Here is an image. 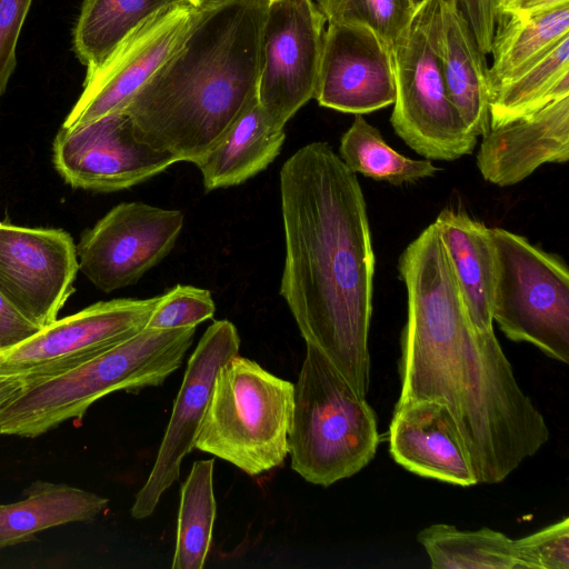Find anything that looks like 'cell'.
<instances>
[{
  "label": "cell",
  "instance_id": "6da1fadb",
  "mask_svg": "<svg viewBox=\"0 0 569 569\" xmlns=\"http://www.w3.org/2000/svg\"><path fill=\"white\" fill-rule=\"evenodd\" d=\"M398 270L407 291L399 399L447 406L478 483H499L548 442L546 420L495 333L473 325L435 222L406 247Z\"/></svg>",
  "mask_w": 569,
  "mask_h": 569
},
{
  "label": "cell",
  "instance_id": "7a4b0ae2",
  "mask_svg": "<svg viewBox=\"0 0 569 569\" xmlns=\"http://www.w3.org/2000/svg\"><path fill=\"white\" fill-rule=\"evenodd\" d=\"M284 264L280 295L306 343L366 398L375 253L357 174L329 143L298 149L280 170Z\"/></svg>",
  "mask_w": 569,
  "mask_h": 569
},
{
  "label": "cell",
  "instance_id": "3957f363",
  "mask_svg": "<svg viewBox=\"0 0 569 569\" xmlns=\"http://www.w3.org/2000/svg\"><path fill=\"white\" fill-rule=\"evenodd\" d=\"M269 0L197 9L170 56L124 112L137 139L197 167L257 100Z\"/></svg>",
  "mask_w": 569,
  "mask_h": 569
},
{
  "label": "cell",
  "instance_id": "277c9868",
  "mask_svg": "<svg viewBox=\"0 0 569 569\" xmlns=\"http://www.w3.org/2000/svg\"><path fill=\"white\" fill-rule=\"evenodd\" d=\"M197 327L144 328L60 375L24 387L0 410V433L36 438L81 419L102 397L161 386L182 365Z\"/></svg>",
  "mask_w": 569,
  "mask_h": 569
},
{
  "label": "cell",
  "instance_id": "5b68a950",
  "mask_svg": "<svg viewBox=\"0 0 569 569\" xmlns=\"http://www.w3.org/2000/svg\"><path fill=\"white\" fill-rule=\"evenodd\" d=\"M295 385L288 435L291 468L306 481L329 487L375 458L379 433L375 410L312 345Z\"/></svg>",
  "mask_w": 569,
  "mask_h": 569
},
{
  "label": "cell",
  "instance_id": "8992f818",
  "mask_svg": "<svg viewBox=\"0 0 569 569\" xmlns=\"http://www.w3.org/2000/svg\"><path fill=\"white\" fill-rule=\"evenodd\" d=\"M295 385L239 355L217 373L197 449L259 476L283 465Z\"/></svg>",
  "mask_w": 569,
  "mask_h": 569
},
{
  "label": "cell",
  "instance_id": "52a82bcc",
  "mask_svg": "<svg viewBox=\"0 0 569 569\" xmlns=\"http://www.w3.org/2000/svg\"><path fill=\"white\" fill-rule=\"evenodd\" d=\"M495 251L492 320L516 342L569 362V271L561 258L520 234L490 228Z\"/></svg>",
  "mask_w": 569,
  "mask_h": 569
},
{
  "label": "cell",
  "instance_id": "ba28073f",
  "mask_svg": "<svg viewBox=\"0 0 569 569\" xmlns=\"http://www.w3.org/2000/svg\"><path fill=\"white\" fill-rule=\"evenodd\" d=\"M438 0H428L392 46L396 133L429 160L452 161L473 151L471 134L452 103L436 46Z\"/></svg>",
  "mask_w": 569,
  "mask_h": 569
},
{
  "label": "cell",
  "instance_id": "9c48e42d",
  "mask_svg": "<svg viewBox=\"0 0 569 569\" xmlns=\"http://www.w3.org/2000/svg\"><path fill=\"white\" fill-rule=\"evenodd\" d=\"M160 296L96 302L57 319L28 339L0 349V375L26 387L68 371L142 331Z\"/></svg>",
  "mask_w": 569,
  "mask_h": 569
},
{
  "label": "cell",
  "instance_id": "30bf717a",
  "mask_svg": "<svg viewBox=\"0 0 569 569\" xmlns=\"http://www.w3.org/2000/svg\"><path fill=\"white\" fill-rule=\"evenodd\" d=\"M326 22L313 0L269 1L257 100L277 129L316 96Z\"/></svg>",
  "mask_w": 569,
  "mask_h": 569
},
{
  "label": "cell",
  "instance_id": "8fae6325",
  "mask_svg": "<svg viewBox=\"0 0 569 569\" xmlns=\"http://www.w3.org/2000/svg\"><path fill=\"white\" fill-rule=\"evenodd\" d=\"M183 221L180 210L119 203L82 232L79 270L104 293L132 286L171 252Z\"/></svg>",
  "mask_w": 569,
  "mask_h": 569
},
{
  "label": "cell",
  "instance_id": "7c38bea8",
  "mask_svg": "<svg viewBox=\"0 0 569 569\" xmlns=\"http://www.w3.org/2000/svg\"><path fill=\"white\" fill-rule=\"evenodd\" d=\"M56 170L73 188L116 192L142 183L178 160L140 142L124 111L61 128L52 143Z\"/></svg>",
  "mask_w": 569,
  "mask_h": 569
},
{
  "label": "cell",
  "instance_id": "4fadbf2b",
  "mask_svg": "<svg viewBox=\"0 0 569 569\" xmlns=\"http://www.w3.org/2000/svg\"><path fill=\"white\" fill-rule=\"evenodd\" d=\"M78 271L76 244L63 229L0 222V295L40 328L58 319Z\"/></svg>",
  "mask_w": 569,
  "mask_h": 569
},
{
  "label": "cell",
  "instance_id": "5bb4252c",
  "mask_svg": "<svg viewBox=\"0 0 569 569\" xmlns=\"http://www.w3.org/2000/svg\"><path fill=\"white\" fill-rule=\"evenodd\" d=\"M240 337L229 320L210 325L191 353L170 420L147 481L131 507L134 519L153 513L162 495L179 479L184 457L196 447L217 373L239 355Z\"/></svg>",
  "mask_w": 569,
  "mask_h": 569
},
{
  "label": "cell",
  "instance_id": "9a60e30c",
  "mask_svg": "<svg viewBox=\"0 0 569 569\" xmlns=\"http://www.w3.org/2000/svg\"><path fill=\"white\" fill-rule=\"evenodd\" d=\"M197 9L186 2L164 8L130 32L98 69L86 74L82 93L61 128L124 111L177 47Z\"/></svg>",
  "mask_w": 569,
  "mask_h": 569
},
{
  "label": "cell",
  "instance_id": "2e32d148",
  "mask_svg": "<svg viewBox=\"0 0 569 569\" xmlns=\"http://www.w3.org/2000/svg\"><path fill=\"white\" fill-rule=\"evenodd\" d=\"M315 98L322 107L353 114L393 104L392 47L365 23H328Z\"/></svg>",
  "mask_w": 569,
  "mask_h": 569
},
{
  "label": "cell",
  "instance_id": "e0dca14e",
  "mask_svg": "<svg viewBox=\"0 0 569 569\" xmlns=\"http://www.w3.org/2000/svg\"><path fill=\"white\" fill-rule=\"evenodd\" d=\"M389 452L406 470L470 487L477 477L452 413L428 399H398L389 426Z\"/></svg>",
  "mask_w": 569,
  "mask_h": 569
},
{
  "label": "cell",
  "instance_id": "ac0fdd59",
  "mask_svg": "<svg viewBox=\"0 0 569 569\" xmlns=\"http://www.w3.org/2000/svg\"><path fill=\"white\" fill-rule=\"evenodd\" d=\"M477 167L499 187L521 182L545 163L569 159V97L513 121L490 127L481 137Z\"/></svg>",
  "mask_w": 569,
  "mask_h": 569
},
{
  "label": "cell",
  "instance_id": "d6986e66",
  "mask_svg": "<svg viewBox=\"0 0 569 569\" xmlns=\"http://www.w3.org/2000/svg\"><path fill=\"white\" fill-rule=\"evenodd\" d=\"M436 46L452 103L468 131L482 137L490 128L489 66L455 0H438Z\"/></svg>",
  "mask_w": 569,
  "mask_h": 569
},
{
  "label": "cell",
  "instance_id": "ffe728a7",
  "mask_svg": "<svg viewBox=\"0 0 569 569\" xmlns=\"http://www.w3.org/2000/svg\"><path fill=\"white\" fill-rule=\"evenodd\" d=\"M435 223L473 325L481 332H493L495 251L490 228L452 209H443Z\"/></svg>",
  "mask_w": 569,
  "mask_h": 569
},
{
  "label": "cell",
  "instance_id": "44dd1931",
  "mask_svg": "<svg viewBox=\"0 0 569 569\" xmlns=\"http://www.w3.org/2000/svg\"><path fill=\"white\" fill-rule=\"evenodd\" d=\"M109 500L67 485L33 481L23 499L0 505V550L36 539L42 530L94 520Z\"/></svg>",
  "mask_w": 569,
  "mask_h": 569
},
{
  "label": "cell",
  "instance_id": "7402d4cb",
  "mask_svg": "<svg viewBox=\"0 0 569 569\" xmlns=\"http://www.w3.org/2000/svg\"><path fill=\"white\" fill-rule=\"evenodd\" d=\"M284 139V129L274 128L256 100L198 166L204 189L237 186L258 174L278 157Z\"/></svg>",
  "mask_w": 569,
  "mask_h": 569
},
{
  "label": "cell",
  "instance_id": "603a6c76",
  "mask_svg": "<svg viewBox=\"0 0 569 569\" xmlns=\"http://www.w3.org/2000/svg\"><path fill=\"white\" fill-rule=\"evenodd\" d=\"M569 34V3L525 17L499 19L491 42L489 67L492 93L545 56Z\"/></svg>",
  "mask_w": 569,
  "mask_h": 569
},
{
  "label": "cell",
  "instance_id": "cb8c5ba5",
  "mask_svg": "<svg viewBox=\"0 0 569 569\" xmlns=\"http://www.w3.org/2000/svg\"><path fill=\"white\" fill-rule=\"evenodd\" d=\"M187 0H83L73 28V51L87 67L98 69L121 41L147 19Z\"/></svg>",
  "mask_w": 569,
  "mask_h": 569
},
{
  "label": "cell",
  "instance_id": "d4e9b609",
  "mask_svg": "<svg viewBox=\"0 0 569 569\" xmlns=\"http://www.w3.org/2000/svg\"><path fill=\"white\" fill-rule=\"evenodd\" d=\"M569 97V34L491 96L490 127L533 113Z\"/></svg>",
  "mask_w": 569,
  "mask_h": 569
},
{
  "label": "cell",
  "instance_id": "484cf974",
  "mask_svg": "<svg viewBox=\"0 0 569 569\" xmlns=\"http://www.w3.org/2000/svg\"><path fill=\"white\" fill-rule=\"evenodd\" d=\"M417 539L433 569H521L513 540L490 528L469 531L437 523Z\"/></svg>",
  "mask_w": 569,
  "mask_h": 569
},
{
  "label": "cell",
  "instance_id": "4316f807",
  "mask_svg": "<svg viewBox=\"0 0 569 569\" xmlns=\"http://www.w3.org/2000/svg\"><path fill=\"white\" fill-rule=\"evenodd\" d=\"M214 460H197L181 487L172 569L204 567L217 516Z\"/></svg>",
  "mask_w": 569,
  "mask_h": 569
},
{
  "label": "cell",
  "instance_id": "83f0119b",
  "mask_svg": "<svg viewBox=\"0 0 569 569\" xmlns=\"http://www.w3.org/2000/svg\"><path fill=\"white\" fill-rule=\"evenodd\" d=\"M338 156L351 172L393 186L416 183L439 171L429 159H411L397 152L362 114H356L342 134Z\"/></svg>",
  "mask_w": 569,
  "mask_h": 569
},
{
  "label": "cell",
  "instance_id": "f1b7e54d",
  "mask_svg": "<svg viewBox=\"0 0 569 569\" xmlns=\"http://www.w3.org/2000/svg\"><path fill=\"white\" fill-rule=\"evenodd\" d=\"M316 3L328 23H365L391 47L419 10L410 0H316Z\"/></svg>",
  "mask_w": 569,
  "mask_h": 569
},
{
  "label": "cell",
  "instance_id": "f546056e",
  "mask_svg": "<svg viewBox=\"0 0 569 569\" xmlns=\"http://www.w3.org/2000/svg\"><path fill=\"white\" fill-rule=\"evenodd\" d=\"M216 303L211 292L203 288L177 284L160 296L146 328L176 329L197 327L211 319Z\"/></svg>",
  "mask_w": 569,
  "mask_h": 569
},
{
  "label": "cell",
  "instance_id": "4dcf8cb0",
  "mask_svg": "<svg viewBox=\"0 0 569 569\" xmlns=\"http://www.w3.org/2000/svg\"><path fill=\"white\" fill-rule=\"evenodd\" d=\"M521 569H569V518L513 540Z\"/></svg>",
  "mask_w": 569,
  "mask_h": 569
},
{
  "label": "cell",
  "instance_id": "1f68e13d",
  "mask_svg": "<svg viewBox=\"0 0 569 569\" xmlns=\"http://www.w3.org/2000/svg\"><path fill=\"white\" fill-rule=\"evenodd\" d=\"M33 0H0V100L17 67V44Z\"/></svg>",
  "mask_w": 569,
  "mask_h": 569
},
{
  "label": "cell",
  "instance_id": "d6a6232c",
  "mask_svg": "<svg viewBox=\"0 0 569 569\" xmlns=\"http://www.w3.org/2000/svg\"><path fill=\"white\" fill-rule=\"evenodd\" d=\"M40 329L0 295V349L21 342Z\"/></svg>",
  "mask_w": 569,
  "mask_h": 569
},
{
  "label": "cell",
  "instance_id": "836d02e7",
  "mask_svg": "<svg viewBox=\"0 0 569 569\" xmlns=\"http://www.w3.org/2000/svg\"><path fill=\"white\" fill-rule=\"evenodd\" d=\"M568 3L569 0H495V8L499 21L502 17L530 16Z\"/></svg>",
  "mask_w": 569,
  "mask_h": 569
},
{
  "label": "cell",
  "instance_id": "e575fe53",
  "mask_svg": "<svg viewBox=\"0 0 569 569\" xmlns=\"http://www.w3.org/2000/svg\"><path fill=\"white\" fill-rule=\"evenodd\" d=\"M24 387L26 383L20 377L0 375V410Z\"/></svg>",
  "mask_w": 569,
  "mask_h": 569
},
{
  "label": "cell",
  "instance_id": "d590c367",
  "mask_svg": "<svg viewBox=\"0 0 569 569\" xmlns=\"http://www.w3.org/2000/svg\"><path fill=\"white\" fill-rule=\"evenodd\" d=\"M192 7L200 8L213 0H187Z\"/></svg>",
  "mask_w": 569,
  "mask_h": 569
},
{
  "label": "cell",
  "instance_id": "8d00e7d4",
  "mask_svg": "<svg viewBox=\"0 0 569 569\" xmlns=\"http://www.w3.org/2000/svg\"><path fill=\"white\" fill-rule=\"evenodd\" d=\"M413 7L418 10L421 6H423L428 0H410Z\"/></svg>",
  "mask_w": 569,
  "mask_h": 569
},
{
  "label": "cell",
  "instance_id": "74e56055",
  "mask_svg": "<svg viewBox=\"0 0 569 569\" xmlns=\"http://www.w3.org/2000/svg\"><path fill=\"white\" fill-rule=\"evenodd\" d=\"M269 1H273V0H269Z\"/></svg>",
  "mask_w": 569,
  "mask_h": 569
}]
</instances>
